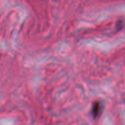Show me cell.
<instances>
[{"instance_id": "obj_1", "label": "cell", "mask_w": 125, "mask_h": 125, "mask_svg": "<svg viewBox=\"0 0 125 125\" xmlns=\"http://www.w3.org/2000/svg\"><path fill=\"white\" fill-rule=\"evenodd\" d=\"M102 112V104L100 102H95L92 106V114L94 118L98 117Z\"/></svg>"}]
</instances>
